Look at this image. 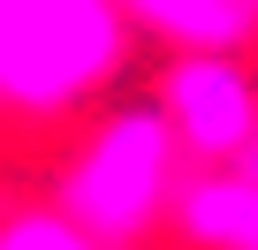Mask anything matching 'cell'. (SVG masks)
Here are the masks:
<instances>
[{
  "label": "cell",
  "instance_id": "2",
  "mask_svg": "<svg viewBox=\"0 0 258 250\" xmlns=\"http://www.w3.org/2000/svg\"><path fill=\"white\" fill-rule=\"evenodd\" d=\"M182 144L167 129V114L152 99H129V106H106L84 144L69 152L61 182H53V205L99 242V250H137L167 227V205H175V182H182Z\"/></svg>",
  "mask_w": 258,
  "mask_h": 250
},
{
  "label": "cell",
  "instance_id": "3",
  "mask_svg": "<svg viewBox=\"0 0 258 250\" xmlns=\"http://www.w3.org/2000/svg\"><path fill=\"white\" fill-rule=\"evenodd\" d=\"M152 106L167 114L190 167L243 159L258 137V68L228 46H175L152 84Z\"/></svg>",
  "mask_w": 258,
  "mask_h": 250
},
{
  "label": "cell",
  "instance_id": "1",
  "mask_svg": "<svg viewBox=\"0 0 258 250\" xmlns=\"http://www.w3.org/2000/svg\"><path fill=\"white\" fill-rule=\"evenodd\" d=\"M137 53L121 0H0V114L69 121L106 99Z\"/></svg>",
  "mask_w": 258,
  "mask_h": 250
},
{
  "label": "cell",
  "instance_id": "4",
  "mask_svg": "<svg viewBox=\"0 0 258 250\" xmlns=\"http://www.w3.org/2000/svg\"><path fill=\"white\" fill-rule=\"evenodd\" d=\"M167 235L182 250H258V182L235 159L182 167L175 205H167Z\"/></svg>",
  "mask_w": 258,
  "mask_h": 250
},
{
  "label": "cell",
  "instance_id": "6",
  "mask_svg": "<svg viewBox=\"0 0 258 250\" xmlns=\"http://www.w3.org/2000/svg\"><path fill=\"white\" fill-rule=\"evenodd\" d=\"M235 167H243V175H250V182H258V137H250V152H243V159H235Z\"/></svg>",
  "mask_w": 258,
  "mask_h": 250
},
{
  "label": "cell",
  "instance_id": "5",
  "mask_svg": "<svg viewBox=\"0 0 258 250\" xmlns=\"http://www.w3.org/2000/svg\"><path fill=\"white\" fill-rule=\"evenodd\" d=\"M0 250H99L61 205H16L0 220Z\"/></svg>",
  "mask_w": 258,
  "mask_h": 250
}]
</instances>
